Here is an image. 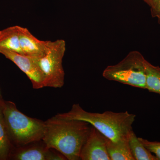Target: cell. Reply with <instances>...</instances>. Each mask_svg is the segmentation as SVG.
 <instances>
[{
  "label": "cell",
  "instance_id": "cell-16",
  "mask_svg": "<svg viewBox=\"0 0 160 160\" xmlns=\"http://www.w3.org/2000/svg\"><path fill=\"white\" fill-rule=\"evenodd\" d=\"M151 16L158 18V23L160 25V0H151Z\"/></svg>",
  "mask_w": 160,
  "mask_h": 160
},
{
  "label": "cell",
  "instance_id": "cell-10",
  "mask_svg": "<svg viewBox=\"0 0 160 160\" xmlns=\"http://www.w3.org/2000/svg\"><path fill=\"white\" fill-rule=\"evenodd\" d=\"M0 49L24 55L20 46L18 26H11L0 31Z\"/></svg>",
  "mask_w": 160,
  "mask_h": 160
},
{
  "label": "cell",
  "instance_id": "cell-17",
  "mask_svg": "<svg viewBox=\"0 0 160 160\" xmlns=\"http://www.w3.org/2000/svg\"><path fill=\"white\" fill-rule=\"evenodd\" d=\"M142 1L145 2L146 4H148L149 6H150V4H151V0H142Z\"/></svg>",
  "mask_w": 160,
  "mask_h": 160
},
{
  "label": "cell",
  "instance_id": "cell-15",
  "mask_svg": "<svg viewBox=\"0 0 160 160\" xmlns=\"http://www.w3.org/2000/svg\"><path fill=\"white\" fill-rule=\"evenodd\" d=\"M145 147L160 160V142H151L142 138H138Z\"/></svg>",
  "mask_w": 160,
  "mask_h": 160
},
{
  "label": "cell",
  "instance_id": "cell-2",
  "mask_svg": "<svg viewBox=\"0 0 160 160\" xmlns=\"http://www.w3.org/2000/svg\"><path fill=\"white\" fill-rule=\"evenodd\" d=\"M56 117L66 120H77L87 122L106 137L114 142L128 138L136 116L128 112H115L106 111L93 113L85 111L79 104H74L71 110L58 113Z\"/></svg>",
  "mask_w": 160,
  "mask_h": 160
},
{
  "label": "cell",
  "instance_id": "cell-8",
  "mask_svg": "<svg viewBox=\"0 0 160 160\" xmlns=\"http://www.w3.org/2000/svg\"><path fill=\"white\" fill-rule=\"evenodd\" d=\"M32 144V143H31ZM31 144L17 148L12 151L9 158L16 160H65L66 158L60 152L52 151V149L43 146Z\"/></svg>",
  "mask_w": 160,
  "mask_h": 160
},
{
  "label": "cell",
  "instance_id": "cell-6",
  "mask_svg": "<svg viewBox=\"0 0 160 160\" xmlns=\"http://www.w3.org/2000/svg\"><path fill=\"white\" fill-rule=\"evenodd\" d=\"M0 53L12 61L25 73L31 81L34 89L44 88V76L36 58L9 50L0 49Z\"/></svg>",
  "mask_w": 160,
  "mask_h": 160
},
{
  "label": "cell",
  "instance_id": "cell-5",
  "mask_svg": "<svg viewBox=\"0 0 160 160\" xmlns=\"http://www.w3.org/2000/svg\"><path fill=\"white\" fill-rule=\"evenodd\" d=\"M66 50V42L62 39L50 41L46 53L36 58L44 78V87L62 88L64 85L65 72L62 60Z\"/></svg>",
  "mask_w": 160,
  "mask_h": 160
},
{
  "label": "cell",
  "instance_id": "cell-1",
  "mask_svg": "<svg viewBox=\"0 0 160 160\" xmlns=\"http://www.w3.org/2000/svg\"><path fill=\"white\" fill-rule=\"evenodd\" d=\"M42 141L46 147L58 152L66 159L80 160L82 147L91 125L87 122L55 116L47 120Z\"/></svg>",
  "mask_w": 160,
  "mask_h": 160
},
{
  "label": "cell",
  "instance_id": "cell-12",
  "mask_svg": "<svg viewBox=\"0 0 160 160\" xmlns=\"http://www.w3.org/2000/svg\"><path fill=\"white\" fill-rule=\"evenodd\" d=\"M128 140L134 160H158L154 155L146 149L132 130L129 132Z\"/></svg>",
  "mask_w": 160,
  "mask_h": 160
},
{
  "label": "cell",
  "instance_id": "cell-13",
  "mask_svg": "<svg viewBox=\"0 0 160 160\" xmlns=\"http://www.w3.org/2000/svg\"><path fill=\"white\" fill-rule=\"evenodd\" d=\"M13 149L0 106V160L9 158Z\"/></svg>",
  "mask_w": 160,
  "mask_h": 160
},
{
  "label": "cell",
  "instance_id": "cell-11",
  "mask_svg": "<svg viewBox=\"0 0 160 160\" xmlns=\"http://www.w3.org/2000/svg\"><path fill=\"white\" fill-rule=\"evenodd\" d=\"M107 149L110 160H134L128 138L118 142L107 138Z\"/></svg>",
  "mask_w": 160,
  "mask_h": 160
},
{
  "label": "cell",
  "instance_id": "cell-3",
  "mask_svg": "<svg viewBox=\"0 0 160 160\" xmlns=\"http://www.w3.org/2000/svg\"><path fill=\"white\" fill-rule=\"evenodd\" d=\"M0 106L13 146L17 148L42 141L46 123L27 116L20 111L15 104L0 99Z\"/></svg>",
  "mask_w": 160,
  "mask_h": 160
},
{
  "label": "cell",
  "instance_id": "cell-9",
  "mask_svg": "<svg viewBox=\"0 0 160 160\" xmlns=\"http://www.w3.org/2000/svg\"><path fill=\"white\" fill-rule=\"evenodd\" d=\"M20 46L25 55L40 58L46 53L51 41L38 39L25 27L18 26Z\"/></svg>",
  "mask_w": 160,
  "mask_h": 160
},
{
  "label": "cell",
  "instance_id": "cell-14",
  "mask_svg": "<svg viewBox=\"0 0 160 160\" xmlns=\"http://www.w3.org/2000/svg\"><path fill=\"white\" fill-rule=\"evenodd\" d=\"M146 89L150 92L160 94V67L152 65L146 60Z\"/></svg>",
  "mask_w": 160,
  "mask_h": 160
},
{
  "label": "cell",
  "instance_id": "cell-4",
  "mask_svg": "<svg viewBox=\"0 0 160 160\" xmlns=\"http://www.w3.org/2000/svg\"><path fill=\"white\" fill-rule=\"evenodd\" d=\"M146 60L140 52H130L117 64L107 66L103 77L109 81L146 89Z\"/></svg>",
  "mask_w": 160,
  "mask_h": 160
},
{
  "label": "cell",
  "instance_id": "cell-7",
  "mask_svg": "<svg viewBox=\"0 0 160 160\" xmlns=\"http://www.w3.org/2000/svg\"><path fill=\"white\" fill-rule=\"evenodd\" d=\"M82 160H110L107 149V138L91 126L89 135L82 147Z\"/></svg>",
  "mask_w": 160,
  "mask_h": 160
}]
</instances>
